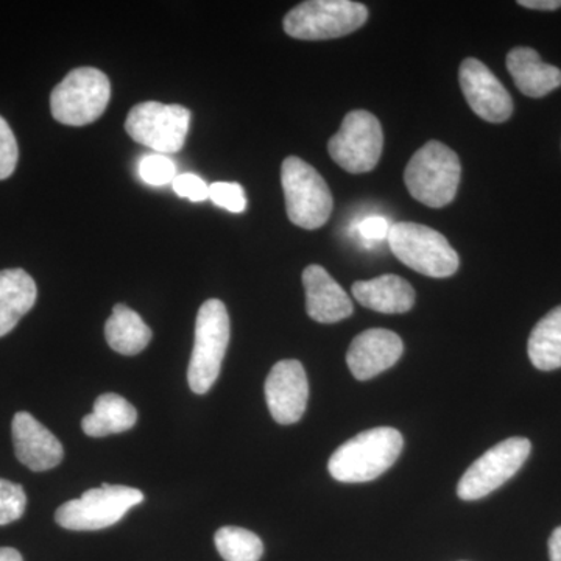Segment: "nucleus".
<instances>
[{
  "instance_id": "1",
  "label": "nucleus",
  "mask_w": 561,
  "mask_h": 561,
  "mask_svg": "<svg viewBox=\"0 0 561 561\" xmlns=\"http://www.w3.org/2000/svg\"><path fill=\"white\" fill-rule=\"evenodd\" d=\"M402 446L401 432L393 427L360 432L332 454L328 470L343 483L375 481L398 460Z\"/></svg>"
},
{
  "instance_id": "2",
  "label": "nucleus",
  "mask_w": 561,
  "mask_h": 561,
  "mask_svg": "<svg viewBox=\"0 0 561 561\" xmlns=\"http://www.w3.org/2000/svg\"><path fill=\"white\" fill-rule=\"evenodd\" d=\"M460 175L456 151L438 140H430L409 161L404 181L415 201L430 208H443L456 197Z\"/></svg>"
},
{
  "instance_id": "3",
  "label": "nucleus",
  "mask_w": 561,
  "mask_h": 561,
  "mask_svg": "<svg viewBox=\"0 0 561 561\" xmlns=\"http://www.w3.org/2000/svg\"><path fill=\"white\" fill-rule=\"evenodd\" d=\"M387 242L402 264L430 278H448L459 268V254L448 239L424 225L393 224Z\"/></svg>"
},
{
  "instance_id": "4",
  "label": "nucleus",
  "mask_w": 561,
  "mask_h": 561,
  "mask_svg": "<svg viewBox=\"0 0 561 561\" xmlns=\"http://www.w3.org/2000/svg\"><path fill=\"white\" fill-rule=\"evenodd\" d=\"M230 343V316L220 300L203 302L195 321L194 350L187 370L191 390L205 394L219 378Z\"/></svg>"
},
{
  "instance_id": "5",
  "label": "nucleus",
  "mask_w": 561,
  "mask_h": 561,
  "mask_svg": "<svg viewBox=\"0 0 561 561\" xmlns=\"http://www.w3.org/2000/svg\"><path fill=\"white\" fill-rule=\"evenodd\" d=\"M287 216L305 230H319L330 219L332 194L327 181L308 162L298 157L286 158L280 169Z\"/></svg>"
},
{
  "instance_id": "6",
  "label": "nucleus",
  "mask_w": 561,
  "mask_h": 561,
  "mask_svg": "<svg viewBox=\"0 0 561 561\" xmlns=\"http://www.w3.org/2000/svg\"><path fill=\"white\" fill-rule=\"evenodd\" d=\"M110 99V80L102 70L73 69L51 91V116L62 125L83 127L105 113Z\"/></svg>"
},
{
  "instance_id": "7",
  "label": "nucleus",
  "mask_w": 561,
  "mask_h": 561,
  "mask_svg": "<svg viewBox=\"0 0 561 561\" xmlns=\"http://www.w3.org/2000/svg\"><path fill=\"white\" fill-rule=\"evenodd\" d=\"M368 20L367 7L351 0H309L284 18V31L295 39L342 38Z\"/></svg>"
},
{
  "instance_id": "8",
  "label": "nucleus",
  "mask_w": 561,
  "mask_h": 561,
  "mask_svg": "<svg viewBox=\"0 0 561 561\" xmlns=\"http://www.w3.org/2000/svg\"><path fill=\"white\" fill-rule=\"evenodd\" d=\"M142 501V491L138 489L103 483L101 489L84 491L79 500L58 507L55 522L68 530H102L119 523Z\"/></svg>"
},
{
  "instance_id": "9",
  "label": "nucleus",
  "mask_w": 561,
  "mask_h": 561,
  "mask_svg": "<svg viewBox=\"0 0 561 561\" xmlns=\"http://www.w3.org/2000/svg\"><path fill=\"white\" fill-rule=\"evenodd\" d=\"M191 111L181 105L144 102L133 106L125 130L142 146L161 154L183 149L190 131Z\"/></svg>"
},
{
  "instance_id": "10",
  "label": "nucleus",
  "mask_w": 561,
  "mask_h": 561,
  "mask_svg": "<svg viewBox=\"0 0 561 561\" xmlns=\"http://www.w3.org/2000/svg\"><path fill=\"white\" fill-rule=\"evenodd\" d=\"M383 133L378 117L364 110L351 111L328 144L332 160L350 173L370 172L382 154Z\"/></svg>"
},
{
  "instance_id": "11",
  "label": "nucleus",
  "mask_w": 561,
  "mask_h": 561,
  "mask_svg": "<svg viewBox=\"0 0 561 561\" xmlns=\"http://www.w3.org/2000/svg\"><path fill=\"white\" fill-rule=\"evenodd\" d=\"M531 443L524 437H512L497 443L461 476L457 494L463 501H478L489 496L516 474L527 457Z\"/></svg>"
},
{
  "instance_id": "12",
  "label": "nucleus",
  "mask_w": 561,
  "mask_h": 561,
  "mask_svg": "<svg viewBox=\"0 0 561 561\" xmlns=\"http://www.w3.org/2000/svg\"><path fill=\"white\" fill-rule=\"evenodd\" d=\"M459 80L468 105L481 119L491 124L511 119L512 95L482 61L467 58L461 62Z\"/></svg>"
},
{
  "instance_id": "13",
  "label": "nucleus",
  "mask_w": 561,
  "mask_h": 561,
  "mask_svg": "<svg viewBox=\"0 0 561 561\" xmlns=\"http://www.w3.org/2000/svg\"><path fill=\"white\" fill-rule=\"evenodd\" d=\"M309 400V382L301 362L280 360L265 381V401L273 420L279 424L298 423Z\"/></svg>"
},
{
  "instance_id": "14",
  "label": "nucleus",
  "mask_w": 561,
  "mask_h": 561,
  "mask_svg": "<svg viewBox=\"0 0 561 561\" xmlns=\"http://www.w3.org/2000/svg\"><path fill=\"white\" fill-rule=\"evenodd\" d=\"M402 351L401 337L393 331L367 330L351 343L346 364L357 381H368L393 367L401 359Z\"/></svg>"
},
{
  "instance_id": "15",
  "label": "nucleus",
  "mask_w": 561,
  "mask_h": 561,
  "mask_svg": "<svg viewBox=\"0 0 561 561\" xmlns=\"http://www.w3.org/2000/svg\"><path fill=\"white\" fill-rule=\"evenodd\" d=\"M11 432L18 460L32 471H49L61 463V442L31 413L18 412Z\"/></svg>"
},
{
  "instance_id": "16",
  "label": "nucleus",
  "mask_w": 561,
  "mask_h": 561,
  "mask_svg": "<svg viewBox=\"0 0 561 561\" xmlns=\"http://www.w3.org/2000/svg\"><path fill=\"white\" fill-rule=\"evenodd\" d=\"M306 290V311L319 323H337L353 313V301L330 273L321 265H309L302 272Z\"/></svg>"
},
{
  "instance_id": "17",
  "label": "nucleus",
  "mask_w": 561,
  "mask_h": 561,
  "mask_svg": "<svg viewBox=\"0 0 561 561\" xmlns=\"http://www.w3.org/2000/svg\"><path fill=\"white\" fill-rule=\"evenodd\" d=\"M507 69L516 88L527 98H545L561 87V70L542 61L531 47H515L508 51Z\"/></svg>"
},
{
  "instance_id": "18",
  "label": "nucleus",
  "mask_w": 561,
  "mask_h": 561,
  "mask_svg": "<svg viewBox=\"0 0 561 561\" xmlns=\"http://www.w3.org/2000/svg\"><path fill=\"white\" fill-rule=\"evenodd\" d=\"M351 290L362 306L376 312L404 313L415 305V290L408 280L397 275L357 280Z\"/></svg>"
},
{
  "instance_id": "19",
  "label": "nucleus",
  "mask_w": 561,
  "mask_h": 561,
  "mask_svg": "<svg viewBox=\"0 0 561 561\" xmlns=\"http://www.w3.org/2000/svg\"><path fill=\"white\" fill-rule=\"evenodd\" d=\"M38 289L35 280L22 268L0 272V337L9 334L33 306Z\"/></svg>"
},
{
  "instance_id": "20",
  "label": "nucleus",
  "mask_w": 561,
  "mask_h": 561,
  "mask_svg": "<svg viewBox=\"0 0 561 561\" xmlns=\"http://www.w3.org/2000/svg\"><path fill=\"white\" fill-rule=\"evenodd\" d=\"M136 421H138V412L130 402L121 394L105 393L95 400L94 411L84 416L81 427L90 437L101 438L130 431Z\"/></svg>"
},
{
  "instance_id": "21",
  "label": "nucleus",
  "mask_w": 561,
  "mask_h": 561,
  "mask_svg": "<svg viewBox=\"0 0 561 561\" xmlns=\"http://www.w3.org/2000/svg\"><path fill=\"white\" fill-rule=\"evenodd\" d=\"M106 342L111 350L124 356H136L149 346L151 330L138 312L128 306L116 305L105 324Z\"/></svg>"
},
{
  "instance_id": "22",
  "label": "nucleus",
  "mask_w": 561,
  "mask_h": 561,
  "mask_svg": "<svg viewBox=\"0 0 561 561\" xmlns=\"http://www.w3.org/2000/svg\"><path fill=\"white\" fill-rule=\"evenodd\" d=\"M527 353L538 370L552 371L561 367V306L542 317L531 330Z\"/></svg>"
},
{
  "instance_id": "23",
  "label": "nucleus",
  "mask_w": 561,
  "mask_h": 561,
  "mask_svg": "<svg viewBox=\"0 0 561 561\" xmlns=\"http://www.w3.org/2000/svg\"><path fill=\"white\" fill-rule=\"evenodd\" d=\"M214 541L225 561H260L264 553L261 538L242 527H221L216 531Z\"/></svg>"
},
{
  "instance_id": "24",
  "label": "nucleus",
  "mask_w": 561,
  "mask_h": 561,
  "mask_svg": "<svg viewBox=\"0 0 561 561\" xmlns=\"http://www.w3.org/2000/svg\"><path fill=\"white\" fill-rule=\"evenodd\" d=\"M139 175L151 186H164L176 179V165L165 154H147L139 161Z\"/></svg>"
},
{
  "instance_id": "25",
  "label": "nucleus",
  "mask_w": 561,
  "mask_h": 561,
  "mask_svg": "<svg viewBox=\"0 0 561 561\" xmlns=\"http://www.w3.org/2000/svg\"><path fill=\"white\" fill-rule=\"evenodd\" d=\"M27 496L18 483L0 479V526L18 522L25 512Z\"/></svg>"
},
{
  "instance_id": "26",
  "label": "nucleus",
  "mask_w": 561,
  "mask_h": 561,
  "mask_svg": "<svg viewBox=\"0 0 561 561\" xmlns=\"http://www.w3.org/2000/svg\"><path fill=\"white\" fill-rule=\"evenodd\" d=\"M209 198L220 208L230 210V213L241 214L247 209V197L243 187L238 183L210 184Z\"/></svg>"
},
{
  "instance_id": "27",
  "label": "nucleus",
  "mask_w": 561,
  "mask_h": 561,
  "mask_svg": "<svg viewBox=\"0 0 561 561\" xmlns=\"http://www.w3.org/2000/svg\"><path fill=\"white\" fill-rule=\"evenodd\" d=\"M20 149L10 125L0 116V181L9 179L16 169Z\"/></svg>"
},
{
  "instance_id": "28",
  "label": "nucleus",
  "mask_w": 561,
  "mask_h": 561,
  "mask_svg": "<svg viewBox=\"0 0 561 561\" xmlns=\"http://www.w3.org/2000/svg\"><path fill=\"white\" fill-rule=\"evenodd\" d=\"M173 191L183 198H190L191 202H205L209 198V186L198 175L194 173H183L176 175L172 183Z\"/></svg>"
},
{
  "instance_id": "29",
  "label": "nucleus",
  "mask_w": 561,
  "mask_h": 561,
  "mask_svg": "<svg viewBox=\"0 0 561 561\" xmlns=\"http://www.w3.org/2000/svg\"><path fill=\"white\" fill-rule=\"evenodd\" d=\"M390 228V221L387 220L386 217L370 216L360 220L357 227L354 228V231H356L365 242H381L389 238Z\"/></svg>"
},
{
  "instance_id": "30",
  "label": "nucleus",
  "mask_w": 561,
  "mask_h": 561,
  "mask_svg": "<svg viewBox=\"0 0 561 561\" xmlns=\"http://www.w3.org/2000/svg\"><path fill=\"white\" fill-rule=\"evenodd\" d=\"M524 9L552 11L561 9V0H519Z\"/></svg>"
},
{
  "instance_id": "31",
  "label": "nucleus",
  "mask_w": 561,
  "mask_h": 561,
  "mask_svg": "<svg viewBox=\"0 0 561 561\" xmlns=\"http://www.w3.org/2000/svg\"><path fill=\"white\" fill-rule=\"evenodd\" d=\"M549 557L551 561H561V526L557 527L549 538Z\"/></svg>"
},
{
  "instance_id": "32",
  "label": "nucleus",
  "mask_w": 561,
  "mask_h": 561,
  "mask_svg": "<svg viewBox=\"0 0 561 561\" xmlns=\"http://www.w3.org/2000/svg\"><path fill=\"white\" fill-rule=\"evenodd\" d=\"M0 561H24L22 556L16 549L0 548Z\"/></svg>"
}]
</instances>
